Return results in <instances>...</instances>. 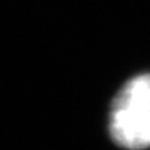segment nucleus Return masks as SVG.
Returning <instances> with one entry per match:
<instances>
[{
    "label": "nucleus",
    "instance_id": "nucleus-1",
    "mask_svg": "<svg viewBox=\"0 0 150 150\" xmlns=\"http://www.w3.org/2000/svg\"><path fill=\"white\" fill-rule=\"evenodd\" d=\"M108 132L123 149L150 147V74L134 77L110 105Z\"/></svg>",
    "mask_w": 150,
    "mask_h": 150
}]
</instances>
